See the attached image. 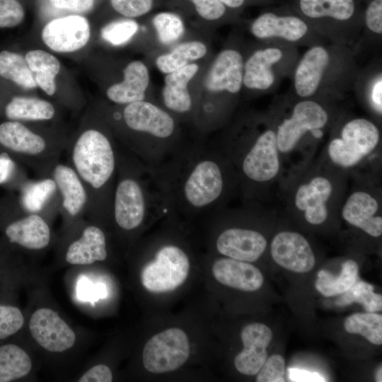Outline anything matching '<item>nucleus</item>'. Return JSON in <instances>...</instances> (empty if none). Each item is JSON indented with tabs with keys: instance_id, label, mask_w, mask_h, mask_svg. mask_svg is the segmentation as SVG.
<instances>
[{
	"instance_id": "nucleus-1",
	"label": "nucleus",
	"mask_w": 382,
	"mask_h": 382,
	"mask_svg": "<svg viewBox=\"0 0 382 382\" xmlns=\"http://www.w3.org/2000/svg\"><path fill=\"white\" fill-rule=\"evenodd\" d=\"M165 194L168 215L197 214L224 209L238 187L231 162L218 146L185 143L152 170Z\"/></svg>"
},
{
	"instance_id": "nucleus-2",
	"label": "nucleus",
	"mask_w": 382,
	"mask_h": 382,
	"mask_svg": "<svg viewBox=\"0 0 382 382\" xmlns=\"http://www.w3.org/2000/svg\"><path fill=\"white\" fill-rule=\"evenodd\" d=\"M168 204L154 171L127 150H119L111 214L117 226L130 231L148 216H167Z\"/></svg>"
},
{
	"instance_id": "nucleus-3",
	"label": "nucleus",
	"mask_w": 382,
	"mask_h": 382,
	"mask_svg": "<svg viewBox=\"0 0 382 382\" xmlns=\"http://www.w3.org/2000/svg\"><path fill=\"white\" fill-rule=\"evenodd\" d=\"M350 47L316 44L299 58L293 74V88L299 98L324 100L340 96L350 89L358 76Z\"/></svg>"
},
{
	"instance_id": "nucleus-4",
	"label": "nucleus",
	"mask_w": 382,
	"mask_h": 382,
	"mask_svg": "<svg viewBox=\"0 0 382 382\" xmlns=\"http://www.w3.org/2000/svg\"><path fill=\"white\" fill-rule=\"evenodd\" d=\"M69 152V165L88 194L86 211L111 214L119 149L104 132L88 128L77 137Z\"/></svg>"
},
{
	"instance_id": "nucleus-5",
	"label": "nucleus",
	"mask_w": 382,
	"mask_h": 382,
	"mask_svg": "<svg viewBox=\"0 0 382 382\" xmlns=\"http://www.w3.org/2000/svg\"><path fill=\"white\" fill-rule=\"evenodd\" d=\"M122 117L128 129L142 136L129 152L153 170L163 164L184 142L176 139L173 116L149 101L126 105Z\"/></svg>"
},
{
	"instance_id": "nucleus-6",
	"label": "nucleus",
	"mask_w": 382,
	"mask_h": 382,
	"mask_svg": "<svg viewBox=\"0 0 382 382\" xmlns=\"http://www.w3.org/2000/svg\"><path fill=\"white\" fill-rule=\"evenodd\" d=\"M261 127L255 134L218 146L233 166L238 186L246 195L253 187L275 179L280 171L274 122H267Z\"/></svg>"
},
{
	"instance_id": "nucleus-7",
	"label": "nucleus",
	"mask_w": 382,
	"mask_h": 382,
	"mask_svg": "<svg viewBox=\"0 0 382 382\" xmlns=\"http://www.w3.org/2000/svg\"><path fill=\"white\" fill-rule=\"evenodd\" d=\"M320 36L350 47L363 28L362 0H292L289 4Z\"/></svg>"
},
{
	"instance_id": "nucleus-8",
	"label": "nucleus",
	"mask_w": 382,
	"mask_h": 382,
	"mask_svg": "<svg viewBox=\"0 0 382 382\" xmlns=\"http://www.w3.org/2000/svg\"><path fill=\"white\" fill-rule=\"evenodd\" d=\"M299 59L296 46L265 41L244 61L243 86L260 93L272 91L284 76H291Z\"/></svg>"
},
{
	"instance_id": "nucleus-9",
	"label": "nucleus",
	"mask_w": 382,
	"mask_h": 382,
	"mask_svg": "<svg viewBox=\"0 0 382 382\" xmlns=\"http://www.w3.org/2000/svg\"><path fill=\"white\" fill-rule=\"evenodd\" d=\"M380 140L379 129L374 122L364 117L349 118L340 124L330 138L328 157L339 168H351L372 154Z\"/></svg>"
},
{
	"instance_id": "nucleus-10",
	"label": "nucleus",
	"mask_w": 382,
	"mask_h": 382,
	"mask_svg": "<svg viewBox=\"0 0 382 382\" xmlns=\"http://www.w3.org/2000/svg\"><path fill=\"white\" fill-rule=\"evenodd\" d=\"M330 122V113L323 100L297 98L289 114L274 122L280 154L291 152L308 133L323 134Z\"/></svg>"
},
{
	"instance_id": "nucleus-11",
	"label": "nucleus",
	"mask_w": 382,
	"mask_h": 382,
	"mask_svg": "<svg viewBox=\"0 0 382 382\" xmlns=\"http://www.w3.org/2000/svg\"><path fill=\"white\" fill-rule=\"evenodd\" d=\"M250 30L262 41H279L295 46H312L328 41L315 33L289 5L262 12L252 21Z\"/></svg>"
},
{
	"instance_id": "nucleus-12",
	"label": "nucleus",
	"mask_w": 382,
	"mask_h": 382,
	"mask_svg": "<svg viewBox=\"0 0 382 382\" xmlns=\"http://www.w3.org/2000/svg\"><path fill=\"white\" fill-rule=\"evenodd\" d=\"M0 145L6 152L20 156L42 178L50 176L62 151L52 148L45 137L16 120L0 124Z\"/></svg>"
},
{
	"instance_id": "nucleus-13",
	"label": "nucleus",
	"mask_w": 382,
	"mask_h": 382,
	"mask_svg": "<svg viewBox=\"0 0 382 382\" xmlns=\"http://www.w3.org/2000/svg\"><path fill=\"white\" fill-rule=\"evenodd\" d=\"M190 266L188 256L181 248L173 244L163 245L143 268L142 284L152 292L174 290L187 279Z\"/></svg>"
},
{
	"instance_id": "nucleus-14",
	"label": "nucleus",
	"mask_w": 382,
	"mask_h": 382,
	"mask_svg": "<svg viewBox=\"0 0 382 382\" xmlns=\"http://www.w3.org/2000/svg\"><path fill=\"white\" fill-rule=\"evenodd\" d=\"M186 333L178 328L167 329L154 335L143 350V364L149 372L173 371L183 366L190 355Z\"/></svg>"
},
{
	"instance_id": "nucleus-15",
	"label": "nucleus",
	"mask_w": 382,
	"mask_h": 382,
	"mask_svg": "<svg viewBox=\"0 0 382 382\" xmlns=\"http://www.w3.org/2000/svg\"><path fill=\"white\" fill-rule=\"evenodd\" d=\"M335 185L328 175L316 173L300 183L293 194L294 209L311 225L323 224L329 216Z\"/></svg>"
},
{
	"instance_id": "nucleus-16",
	"label": "nucleus",
	"mask_w": 382,
	"mask_h": 382,
	"mask_svg": "<svg viewBox=\"0 0 382 382\" xmlns=\"http://www.w3.org/2000/svg\"><path fill=\"white\" fill-rule=\"evenodd\" d=\"M91 36L88 20L81 15L53 19L42 30L44 43L57 52H72L83 48Z\"/></svg>"
},
{
	"instance_id": "nucleus-17",
	"label": "nucleus",
	"mask_w": 382,
	"mask_h": 382,
	"mask_svg": "<svg viewBox=\"0 0 382 382\" xmlns=\"http://www.w3.org/2000/svg\"><path fill=\"white\" fill-rule=\"evenodd\" d=\"M29 330L38 345L50 352H62L75 343L73 330L56 311L47 308H39L33 313Z\"/></svg>"
},
{
	"instance_id": "nucleus-18",
	"label": "nucleus",
	"mask_w": 382,
	"mask_h": 382,
	"mask_svg": "<svg viewBox=\"0 0 382 382\" xmlns=\"http://www.w3.org/2000/svg\"><path fill=\"white\" fill-rule=\"evenodd\" d=\"M270 253L275 262L294 272H308L316 263L309 243L304 236L294 231L278 233L271 242Z\"/></svg>"
},
{
	"instance_id": "nucleus-19",
	"label": "nucleus",
	"mask_w": 382,
	"mask_h": 382,
	"mask_svg": "<svg viewBox=\"0 0 382 382\" xmlns=\"http://www.w3.org/2000/svg\"><path fill=\"white\" fill-rule=\"evenodd\" d=\"M244 59L233 48L221 51L205 78V87L213 93L238 94L243 87Z\"/></svg>"
},
{
	"instance_id": "nucleus-20",
	"label": "nucleus",
	"mask_w": 382,
	"mask_h": 382,
	"mask_svg": "<svg viewBox=\"0 0 382 382\" xmlns=\"http://www.w3.org/2000/svg\"><path fill=\"white\" fill-rule=\"evenodd\" d=\"M267 245V241L260 232L239 227L223 231L216 241V248L220 254L248 262L259 259Z\"/></svg>"
},
{
	"instance_id": "nucleus-21",
	"label": "nucleus",
	"mask_w": 382,
	"mask_h": 382,
	"mask_svg": "<svg viewBox=\"0 0 382 382\" xmlns=\"http://www.w3.org/2000/svg\"><path fill=\"white\" fill-rule=\"evenodd\" d=\"M343 219L372 237L382 234V217L379 201L369 191L357 190L345 199L341 208Z\"/></svg>"
},
{
	"instance_id": "nucleus-22",
	"label": "nucleus",
	"mask_w": 382,
	"mask_h": 382,
	"mask_svg": "<svg viewBox=\"0 0 382 382\" xmlns=\"http://www.w3.org/2000/svg\"><path fill=\"white\" fill-rule=\"evenodd\" d=\"M241 335L244 347L235 357V366L243 374L255 375L267 359L272 331L265 324L253 323L244 327Z\"/></svg>"
},
{
	"instance_id": "nucleus-23",
	"label": "nucleus",
	"mask_w": 382,
	"mask_h": 382,
	"mask_svg": "<svg viewBox=\"0 0 382 382\" xmlns=\"http://www.w3.org/2000/svg\"><path fill=\"white\" fill-rule=\"evenodd\" d=\"M50 176L54 180L62 209L71 217H76L86 211L88 194L84 185L69 165L57 162Z\"/></svg>"
},
{
	"instance_id": "nucleus-24",
	"label": "nucleus",
	"mask_w": 382,
	"mask_h": 382,
	"mask_svg": "<svg viewBox=\"0 0 382 382\" xmlns=\"http://www.w3.org/2000/svg\"><path fill=\"white\" fill-rule=\"evenodd\" d=\"M4 234L10 243L28 250L43 249L51 238L48 224L41 215L35 213H28L8 224Z\"/></svg>"
},
{
	"instance_id": "nucleus-25",
	"label": "nucleus",
	"mask_w": 382,
	"mask_h": 382,
	"mask_svg": "<svg viewBox=\"0 0 382 382\" xmlns=\"http://www.w3.org/2000/svg\"><path fill=\"white\" fill-rule=\"evenodd\" d=\"M212 272L219 283L245 291L259 289L264 281L261 272L255 266L230 257L215 260Z\"/></svg>"
},
{
	"instance_id": "nucleus-26",
	"label": "nucleus",
	"mask_w": 382,
	"mask_h": 382,
	"mask_svg": "<svg viewBox=\"0 0 382 382\" xmlns=\"http://www.w3.org/2000/svg\"><path fill=\"white\" fill-rule=\"evenodd\" d=\"M123 74L122 81L112 84L107 89L108 98L120 105L144 100L150 80L145 64L139 60L132 61L125 67Z\"/></svg>"
},
{
	"instance_id": "nucleus-27",
	"label": "nucleus",
	"mask_w": 382,
	"mask_h": 382,
	"mask_svg": "<svg viewBox=\"0 0 382 382\" xmlns=\"http://www.w3.org/2000/svg\"><path fill=\"white\" fill-rule=\"evenodd\" d=\"M198 69V65L192 63L167 74L162 89V99L168 110L177 114H185L191 110L192 100L187 85Z\"/></svg>"
},
{
	"instance_id": "nucleus-28",
	"label": "nucleus",
	"mask_w": 382,
	"mask_h": 382,
	"mask_svg": "<svg viewBox=\"0 0 382 382\" xmlns=\"http://www.w3.org/2000/svg\"><path fill=\"white\" fill-rule=\"evenodd\" d=\"M106 237L95 225L86 227L81 236L67 248L66 260L71 265H90L107 258Z\"/></svg>"
},
{
	"instance_id": "nucleus-29",
	"label": "nucleus",
	"mask_w": 382,
	"mask_h": 382,
	"mask_svg": "<svg viewBox=\"0 0 382 382\" xmlns=\"http://www.w3.org/2000/svg\"><path fill=\"white\" fill-rule=\"evenodd\" d=\"M59 197L54 180L44 177L37 181L25 183L22 189L21 202L28 213L39 214L43 209L52 207Z\"/></svg>"
},
{
	"instance_id": "nucleus-30",
	"label": "nucleus",
	"mask_w": 382,
	"mask_h": 382,
	"mask_svg": "<svg viewBox=\"0 0 382 382\" xmlns=\"http://www.w3.org/2000/svg\"><path fill=\"white\" fill-rule=\"evenodd\" d=\"M33 79L48 96L56 91L55 78L60 71L59 60L52 54L41 50L28 52L25 57Z\"/></svg>"
},
{
	"instance_id": "nucleus-31",
	"label": "nucleus",
	"mask_w": 382,
	"mask_h": 382,
	"mask_svg": "<svg viewBox=\"0 0 382 382\" xmlns=\"http://www.w3.org/2000/svg\"><path fill=\"white\" fill-rule=\"evenodd\" d=\"M5 114L11 120L43 121L52 119L55 109L43 99L16 96L6 105Z\"/></svg>"
},
{
	"instance_id": "nucleus-32",
	"label": "nucleus",
	"mask_w": 382,
	"mask_h": 382,
	"mask_svg": "<svg viewBox=\"0 0 382 382\" xmlns=\"http://www.w3.org/2000/svg\"><path fill=\"white\" fill-rule=\"evenodd\" d=\"M32 361L27 352L15 344L0 346V382H11L25 377Z\"/></svg>"
},
{
	"instance_id": "nucleus-33",
	"label": "nucleus",
	"mask_w": 382,
	"mask_h": 382,
	"mask_svg": "<svg viewBox=\"0 0 382 382\" xmlns=\"http://www.w3.org/2000/svg\"><path fill=\"white\" fill-rule=\"evenodd\" d=\"M206 45L194 40L177 45L171 52L158 56L156 59L157 68L164 74H169L202 58L207 53Z\"/></svg>"
},
{
	"instance_id": "nucleus-34",
	"label": "nucleus",
	"mask_w": 382,
	"mask_h": 382,
	"mask_svg": "<svg viewBox=\"0 0 382 382\" xmlns=\"http://www.w3.org/2000/svg\"><path fill=\"white\" fill-rule=\"evenodd\" d=\"M358 279V265L348 260L342 265L340 274L336 277L326 270H320L316 282V289L325 296L342 294Z\"/></svg>"
},
{
	"instance_id": "nucleus-35",
	"label": "nucleus",
	"mask_w": 382,
	"mask_h": 382,
	"mask_svg": "<svg viewBox=\"0 0 382 382\" xmlns=\"http://www.w3.org/2000/svg\"><path fill=\"white\" fill-rule=\"evenodd\" d=\"M0 76L23 88L34 89L37 86L25 58L16 52H0Z\"/></svg>"
},
{
	"instance_id": "nucleus-36",
	"label": "nucleus",
	"mask_w": 382,
	"mask_h": 382,
	"mask_svg": "<svg viewBox=\"0 0 382 382\" xmlns=\"http://www.w3.org/2000/svg\"><path fill=\"white\" fill-rule=\"evenodd\" d=\"M344 326L347 332L359 334L372 344H382L381 315L374 312L354 313L346 318Z\"/></svg>"
},
{
	"instance_id": "nucleus-37",
	"label": "nucleus",
	"mask_w": 382,
	"mask_h": 382,
	"mask_svg": "<svg viewBox=\"0 0 382 382\" xmlns=\"http://www.w3.org/2000/svg\"><path fill=\"white\" fill-rule=\"evenodd\" d=\"M357 302L364 306L367 312L381 311L382 310V296L374 292V286L357 281L336 301L337 306H345Z\"/></svg>"
},
{
	"instance_id": "nucleus-38",
	"label": "nucleus",
	"mask_w": 382,
	"mask_h": 382,
	"mask_svg": "<svg viewBox=\"0 0 382 382\" xmlns=\"http://www.w3.org/2000/svg\"><path fill=\"white\" fill-rule=\"evenodd\" d=\"M152 25L158 40L166 45L178 40L185 32L182 18L171 11H162L155 14L152 18Z\"/></svg>"
},
{
	"instance_id": "nucleus-39",
	"label": "nucleus",
	"mask_w": 382,
	"mask_h": 382,
	"mask_svg": "<svg viewBox=\"0 0 382 382\" xmlns=\"http://www.w3.org/2000/svg\"><path fill=\"white\" fill-rule=\"evenodd\" d=\"M139 24L132 19L124 18L111 21L100 30L102 38L115 45L127 43L137 33Z\"/></svg>"
},
{
	"instance_id": "nucleus-40",
	"label": "nucleus",
	"mask_w": 382,
	"mask_h": 382,
	"mask_svg": "<svg viewBox=\"0 0 382 382\" xmlns=\"http://www.w3.org/2000/svg\"><path fill=\"white\" fill-rule=\"evenodd\" d=\"M24 324V317L16 306L0 303V340L17 333Z\"/></svg>"
},
{
	"instance_id": "nucleus-41",
	"label": "nucleus",
	"mask_w": 382,
	"mask_h": 382,
	"mask_svg": "<svg viewBox=\"0 0 382 382\" xmlns=\"http://www.w3.org/2000/svg\"><path fill=\"white\" fill-rule=\"evenodd\" d=\"M110 4L118 13L132 18L150 12L154 7V0H110Z\"/></svg>"
},
{
	"instance_id": "nucleus-42",
	"label": "nucleus",
	"mask_w": 382,
	"mask_h": 382,
	"mask_svg": "<svg viewBox=\"0 0 382 382\" xmlns=\"http://www.w3.org/2000/svg\"><path fill=\"white\" fill-rule=\"evenodd\" d=\"M285 362L283 357L274 354L265 360L256 378L257 382H284Z\"/></svg>"
},
{
	"instance_id": "nucleus-43",
	"label": "nucleus",
	"mask_w": 382,
	"mask_h": 382,
	"mask_svg": "<svg viewBox=\"0 0 382 382\" xmlns=\"http://www.w3.org/2000/svg\"><path fill=\"white\" fill-rule=\"evenodd\" d=\"M199 16L207 21L220 20L230 10L219 0H187Z\"/></svg>"
},
{
	"instance_id": "nucleus-44",
	"label": "nucleus",
	"mask_w": 382,
	"mask_h": 382,
	"mask_svg": "<svg viewBox=\"0 0 382 382\" xmlns=\"http://www.w3.org/2000/svg\"><path fill=\"white\" fill-rule=\"evenodd\" d=\"M24 17V8L18 0H0V28L15 27Z\"/></svg>"
},
{
	"instance_id": "nucleus-45",
	"label": "nucleus",
	"mask_w": 382,
	"mask_h": 382,
	"mask_svg": "<svg viewBox=\"0 0 382 382\" xmlns=\"http://www.w3.org/2000/svg\"><path fill=\"white\" fill-rule=\"evenodd\" d=\"M77 299L83 301L93 303L106 296V288L102 282H93L86 276L81 275L76 283Z\"/></svg>"
},
{
	"instance_id": "nucleus-46",
	"label": "nucleus",
	"mask_w": 382,
	"mask_h": 382,
	"mask_svg": "<svg viewBox=\"0 0 382 382\" xmlns=\"http://www.w3.org/2000/svg\"><path fill=\"white\" fill-rule=\"evenodd\" d=\"M369 108L378 117L382 115V75L378 71L370 76L364 88Z\"/></svg>"
},
{
	"instance_id": "nucleus-47",
	"label": "nucleus",
	"mask_w": 382,
	"mask_h": 382,
	"mask_svg": "<svg viewBox=\"0 0 382 382\" xmlns=\"http://www.w3.org/2000/svg\"><path fill=\"white\" fill-rule=\"evenodd\" d=\"M52 5L59 9L75 13H85L91 11L95 0H50Z\"/></svg>"
},
{
	"instance_id": "nucleus-48",
	"label": "nucleus",
	"mask_w": 382,
	"mask_h": 382,
	"mask_svg": "<svg viewBox=\"0 0 382 382\" xmlns=\"http://www.w3.org/2000/svg\"><path fill=\"white\" fill-rule=\"evenodd\" d=\"M112 374L110 368L104 364H98L91 368L79 380V382H110Z\"/></svg>"
},
{
	"instance_id": "nucleus-49",
	"label": "nucleus",
	"mask_w": 382,
	"mask_h": 382,
	"mask_svg": "<svg viewBox=\"0 0 382 382\" xmlns=\"http://www.w3.org/2000/svg\"><path fill=\"white\" fill-rule=\"evenodd\" d=\"M16 165L6 151L0 153V185L8 183L16 173Z\"/></svg>"
},
{
	"instance_id": "nucleus-50",
	"label": "nucleus",
	"mask_w": 382,
	"mask_h": 382,
	"mask_svg": "<svg viewBox=\"0 0 382 382\" xmlns=\"http://www.w3.org/2000/svg\"><path fill=\"white\" fill-rule=\"evenodd\" d=\"M288 377L290 381L294 382L326 381L325 378L317 372H311L307 370L297 368H289Z\"/></svg>"
},
{
	"instance_id": "nucleus-51",
	"label": "nucleus",
	"mask_w": 382,
	"mask_h": 382,
	"mask_svg": "<svg viewBox=\"0 0 382 382\" xmlns=\"http://www.w3.org/2000/svg\"><path fill=\"white\" fill-rule=\"evenodd\" d=\"M228 8L231 11L238 10L244 7L246 4L253 2L257 3L256 0H219Z\"/></svg>"
},
{
	"instance_id": "nucleus-52",
	"label": "nucleus",
	"mask_w": 382,
	"mask_h": 382,
	"mask_svg": "<svg viewBox=\"0 0 382 382\" xmlns=\"http://www.w3.org/2000/svg\"><path fill=\"white\" fill-rule=\"evenodd\" d=\"M376 381L378 382L382 381V369L380 366L376 374Z\"/></svg>"
},
{
	"instance_id": "nucleus-53",
	"label": "nucleus",
	"mask_w": 382,
	"mask_h": 382,
	"mask_svg": "<svg viewBox=\"0 0 382 382\" xmlns=\"http://www.w3.org/2000/svg\"><path fill=\"white\" fill-rule=\"evenodd\" d=\"M257 3H263V4H267V3H272L273 0H256Z\"/></svg>"
}]
</instances>
